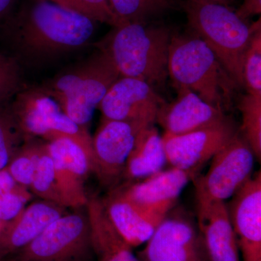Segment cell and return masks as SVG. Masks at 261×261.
Segmentation results:
<instances>
[{
    "instance_id": "cell-35",
    "label": "cell",
    "mask_w": 261,
    "mask_h": 261,
    "mask_svg": "<svg viewBox=\"0 0 261 261\" xmlns=\"http://www.w3.org/2000/svg\"><path fill=\"white\" fill-rule=\"evenodd\" d=\"M4 194V192H3V190H2V189L0 188V197H1L2 195Z\"/></svg>"
},
{
    "instance_id": "cell-22",
    "label": "cell",
    "mask_w": 261,
    "mask_h": 261,
    "mask_svg": "<svg viewBox=\"0 0 261 261\" xmlns=\"http://www.w3.org/2000/svg\"><path fill=\"white\" fill-rule=\"evenodd\" d=\"M116 25L146 23L148 19L171 9L172 0H109Z\"/></svg>"
},
{
    "instance_id": "cell-29",
    "label": "cell",
    "mask_w": 261,
    "mask_h": 261,
    "mask_svg": "<svg viewBox=\"0 0 261 261\" xmlns=\"http://www.w3.org/2000/svg\"><path fill=\"white\" fill-rule=\"evenodd\" d=\"M65 9L87 17L94 22L116 27V22L109 0H49Z\"/></svg>"
},
{
    "instance_id": "cell-24",
    "label": "cell",
    "mask_w": 261,
    "mask_h": 261,
    "mask_svg": "<svg viewBox=\"0 0 261 261\" xmlns=\"http://www.w3.org/2000/svg\"><path fill=\"white\" fill-rule=\"evenodd\" d=\"M252 33L244 56L243 78L247 94L261 97L260 18L252 24Z\"/></svg>"
},
{
    "instance_id": "cell-20",
    "label": "cell",
    "mask_w": 261,
    "mask_h": 261,
    "mask_svg": "<svg viewBox=\"0 0 261 261\" xmlns=\"http://www.w3.org/2000/svg\"><path fill=\"white\" fill-rule=\"evenodd\" d=\"M166 163L162 137L154 125H149L137 136L123 175L130 180L145 178L162 171Z\"/></svg>"
},
{
    "instance_id": "cell-32",
    "label": "cell",
    "mask_w": 261,
    "mask_h": 261,
    "mask_svg": "<svg viewBox=\"0 0 261 261\" xmlns=\"http://www.w3.org/2000/svg\"><path fill=\"white\" fill-rule=\"evenodd\" d=\"M235 13L245 21L252 16L260 15L261 0H244L243 4L240 5Z\"/></svg>"
},
{
    "instance_id": "cell-33",
    "label": "cell",
    "mask_w": 261,
    "mask_h": 261,
    "mask_svg": "<svg viewBox=\"0 0 261 261\" xmlns=\"http://www.w3.org/2000/svg\"><path fill=\"white\" fill-rule=\"evenodd\" d=\"M20 0H0V27L16 8Z\"/></svg>"
},
{
    "instance_id": "cell-30",
    "label": "cell",
    "mask_w": 261,
    "mask_h": 261,
    "mask_svg": "<svg viewBox=\"0 0 261 261\" xmlns=\"http://www.w3.org/2000/svg\"><path fill=\"white\" fill-rule=\"evenodd\" d=\"M30 195L18 193H4L0 197V221L10 222L25 207Z\"/></svg>"
},
{
    "instance_id": "cell-2",
    "label": "cell",
    "mask_w": 261,
    "mask_h": 261,
    "mask_svg": "<svg viewBox=\"0 0 261 261\" xmlns=\"http://www.w3.org/2000/svg\"><path fill=\"white\" fill-rule=\"evenodd\" d=\"M113 29L95 47L108 55L120 75L145 81L154 89L168 77L173 34L169 29L147 23H128Z\"/></svg>"
},
{
    "instance_id": "cell-34",
    "label": "cell",
    "mask_w": 261,
    "mask_h": 261,
    "mask_svg": "<svg viewBox=\"0 0 261 261\" xmlns=\"http://www.w3.org/2000/svg\"><path fill=\"white\" fill-rule=\"evenodd\" d=\"M205 1L212 2V3H219V4L225 5L229 0H205Z\"/></svg>"
},
{
    "instance_id": "cell-3",
    "label": "cell",
    "mask_w": 261,
    "mask_h": 261,
    "mask_svg": "<svg viewBox=\"0 0 261 261\" xmlns=\"http://www.w3.org/2000/svg\"><path fill=\"white\" fill-rule=\"evenodd\" d=\"M119 77L108 55L97 49L88 58L43 82L40 87L56 99L72 121L87 128L96 108Z\"/></svg>"
},
{
    "instance_id": "cell-11",
    "label": "cell",
    "mask_w": 261,
    "mask_h": 261,
    "mask_svg": "<svg viewBox=\"0 0 261 261\" xmlns=\"http://www.w3.org/2000/svg\"><path fill=\"white\" fill-rule=\"evenodd\" d=\"M147 126L140 122L103 119L92 138L94 172L102 183L111 185L123 175L137 136Z\"/></svg>"
},
{
    "instance_id": "cell-8",
    "label": "cell",
    "mask_w": 261,
    "mask_h": 261,
    "mask_svg": "<svg viewBox=\"0 0 261 261\" xmlns=\"http://www.w3.org/2000/svg\"><path fill=\"white\" fill-rule=\"evenodd\" d=\"M254 159L250 146L238 132L212 158L205 175L194 178L197 200L224 202L232 197L252 177Z\"/></svg>"
},
{
    "instance_id": "cell-19",
    "label": "cell",
    "mask_w": 261,
    "mask_h": 261,
    "mask_svg": "<svg viewBox=\"0 0 261 261\" xmlns=\"http://www.w3.org/2000/svg\"><path fill=\"white\" fill-rule=\"evenodd\" d=\"M102 202L110 222L132 247L147 243L165 219L142 210L120 190L113 192Z\"/></svg>"
},
{
    "instance_id": "cell-28",
    "label": "cell",
    "mask_w": 261,
    "mask_h": 261,
    "mask_svg": "<svg viewBox=\"0 0 261 261\" xmlns=\"http://www.w3.org/2000/svg\"><path fill=\"white\" fill-rule=\"evenodd\" d=\"M24 87L23 68L13 56L0 51V106L9 104Z\"/></svg>"
},
{
    "instance_id": "cell-18",
    "label": "cell",
    "mask_w": 261,
    "mask_h": 261,
    "mask_svg": "<svg viewBox=\"0 0 261 261\" xmlns=\"http://www.w3.org/2000/svg\"><path fill=\"white\" fill-rule=\"evenodd\" d=\"M66 213L65 207L46 200L25 206L14 220L0 231V255L13 256Z\"/></svg>"
},
{
    "instance_id": "cell-17",
    "label": "cell",
    "mask_w": 261,
    "mask_h": 261,
    "mask_svg": "<svg viewBox=\"0 0 261 261\" xmlns=\"http://www.w3.org/2000/svg\"><path fill=\"white\" fill-rule=\"evenodd\" d=\"M197 222L209 261H240L239 247L227 205L222 201L197 200Z\"/></svg>"
},
{
    "instance_id": "cell-23",
    "label": "cell",
    "mask_w": 261,
    "mask_h": 261,
    "mask_svg": "<svg viewBox=\"0 0 261 261\" xmlns=\"http://www.w3.org/2000/svg\"><path fill=\"white\" fill-rule=\"evenodd\" d=\"M30 190L42 200L49 201L67 207L58 187L54 164L48 152L45 142L42 143Z\"/></svg>"
},
{
    "instance_id": "cell-12",
    "label": "cell",
    "mask_w": 261,
    "mask_h": 261,
    "mask_svg": "<svg viewBox=\"0 0 261 261\" xmlns=\"http://www.w3.org/2000/svg\"><path fill=\"white\" fill-rule=\"evenodd\" d=\"M237 134L236 127L229 118L216 126L185 135L165 133L162 139L167 163L173 168L197 172Z\"/></svg>"
},
{
    "instance_id": "cell-10",
    "label": "cell",
    "mask_w": 261,
    "mask_h": 261,
    "mask_svg": "<svg viewBox=\"0 0 261 261\" xmlns=\"http://www.w3.org/2000/svg\"><path fill=\"white\" fill-rule=\"evenodd\" d=\"M142 261H209L202 235L183 216H166L139 253Z\"/></svg>"
},
{
    "instance_id": "cell-27",
    "label": "cell",
    "mask_w": 261,
    "mask_h": 261,
    "mask_svg": "<svg viewBox=\"0 0 261 261\" xmlns=\"http://www.w3.org/2000/svg\"><path fill=\"white\" fill-rule=\"evenodd\" d=\"M10 103L0 106V170L7 168L22 143L25 142L11 112Z\"/></svg>"
},
{
    "instance_id": "cell-16",
    "label": "cell",
    "mask_w": 261,
    "mask_h": 261,
    "mask_svg": "<svg viewBox=\"0 0 261 261\" xmlns=\"http://www.w3.org/2000/svg\"><path fill=\"white\" fill-rule=\"evenodd\" d=\"M177 99L163 105L157 120L165 133L181 135L216 126L228 119L224 111L201 99L189 89H177Z\"/></svg>"
},
{
    "instance_id": "cell-4",
    "label": "cell",
    "mask_w": 261,
    "mask_h": 261,
    "mask_svg": "<svg viewBox=\"0 0 261 261\" xmlns=\"http://www.w3.org/2000/svg\"><path fill=\"white\" fill-rule=\"evenodd\" d=\"M168 73L176 89H189L223 111L238 85L214 51L195 35H172Z\"/></svg>"
},
{
    "instance_id": "cell-13",
    "label": "cell",
    "mask_w": 261,
    "mask_h": 261,
    "mask_svg": "<svg viewBox=\"0 0 261 261\" xmlns=\"http://www.w3.org/2000/svg\"><path fill=\"white\" fill-rule=\"evenodd\" d=\"M165 104L145 81L121 76L113 83L99 107L105 119L154 125Z\"/></svg>"
},
{
    "instance_id": "cell-1",
    "label": "cell",
    "mask_w": 261,
    "mask_h": 261,
    "mask_svg": "<svg viewBox=\"0 0 261 261\" xmlns=\"http://www.w3.org/2000/svg\"><path fill=\"white\" fill-rule=\"evenodd\" d=\"M95 23L49 0H20L0 34L22 68H37L88 45Z\"/></svg>"
},
{
    "instance_id": "cell-25",
    "label": "cell",
    "mask_w": 261,
    "mask_h": 261,
    "mask_svg": "<svg viewBox=\"0 0 261 261\" xmlns=\"http://www.w3.org/2000/svg\"><path fill=\"white\" fill-rule=\"evenodd\" d=\"M243 116L242 132L254 155L259 161L261 158V97L247 94L239 105Z\"/></svg>"
},
{
    "instance_id": "cell-15",
    "label": "cell",
    "mask_w": 261,
    "mask_h": 261,
    "mask_svg": "<svg viewBox=\"0 0 261 261\" xmlns=\"http://www.w3.org/2000/svg\"><path fill=\"white\" fill-rule=\"evenodd\" d=\"M196 173V171L171 167L120 190L142 210L164 219L187 184L195 178Z\"/></svg>"
},
{
    "instance_id": "cell-6",
    "label": "cell",
    "mask_w": 261,
    "mask_h": 261,
    "mask_svg": "<svg viewBox=\"0 0 261 261\" xmlns=\"http://www.w3.org/2000/svg\"><path fill=\"white\" fill-rule=\"evenodd\" d=\"M10 107L25 141L36 137L49 141L58 136H67L92 145L87 127L72 121L40 86H25L15 94Z\"/></svg>"
},
{
    "instance_id": "cell-7",
    "label": "cell",
    "mask_w": 261,
    "mask_h": 261,
    "mask_svg": "<svg viewBox=\"0 0 261 261\" xmlns=\"http://www.w3.org/2000/svg\"><path fill=\"white\" fill-rule=\"evenodd\" d=\"M81 208L53 221L11 261H83L93 245L88 213Z\"/></svg>"
},
{
    "instance_id": "cell-5",
    "label": "cell",
    "mask_w": 261,
    "mask_h": 261,
    "mask_svg": "<svg viewBox=\"0 0 261 261\" xmlns=\"http://www.w3.org/2000/svg\"><path fill=\"white\" fill-rule=\"evenodd\" d=\"M184 9L195 36L214 51L235 83L244 87L243 60L252 25H247L235 12L219 3L186 0Z\"/></svg>"
},
{
    "instance_id": "cell-9",
    "label": "cell",
    "mask_w": 261,
    "mask_h": 261,
    "mask_svg": "<svg viewBox=\"0 0 261 261\" xmlns=\"http://www.w3.org/2000/svg\"><path fill=\"white\" fill-rule=\"evenodd\" d=\"M45 143L65 206L80 208L87 205L89 200L84 181L89 173L94 172L92 145L67 136H58Z\"/></svg>"
},
{
    "instance_id": "cell-31",
    "label": "cell",
    "mask_w": 261,
    "mask_h": 261,
    "mask_svg": "<svg viewBox=\"0 0 261 261\" xmlns=\"http://www.w3.org/2000/svg\"><path fill=\"white\" fill-rule=\"evenodd\" d=\"M0 188L4 193H18L22 195H30L25 187L20 186L15 181L8 168L0 170Z\"/></svg>"
},
{
    "instance_id": "cell-14",
    "label": "cell",
    "mask_w": 261,
    "mask_h": 261,
    "mask_svg": "<svg viewBox=\"0 0 261 261\" xmlns=\"http://www.w3.org/2000/svg\"><path fill=\"white\" fill-rule=\"evenodd\" d=\"M227 208L243 261H261L260 171L231 197Z\"/></svg>"
},
{
    "instance_id": "cell-26",
    "label": "cell",
    "mask_w": 261,
    "mask_h": 261,
    "mask_svg": "<svg viewBox=\"0 0 261 261\" xmlns=\"http://www.w3.org/2000/svg\"><path fill=\"white\" fill-rule=\"evenodd\" d=\"M33 140L24 142L7 166L15 181L27 189L32 185L42 143Z\"/></svg>"
},
{
    "instance_id": "cell-21",
    "label": "cell",
    "mask_w": 261,
    "mask_h": 261,
    "mask_svg": "<svg viewBox=\"0 0 261 261\" xmlns=\"http://www.w3.org/2000/svg\"><path fill=\"white\" fill-rule=\"evenodd\" d=\"M93 250L99 261H140L129 246L118 234L106 213L97 210L90 216Z\"/></svg>"
}]
</instances>
